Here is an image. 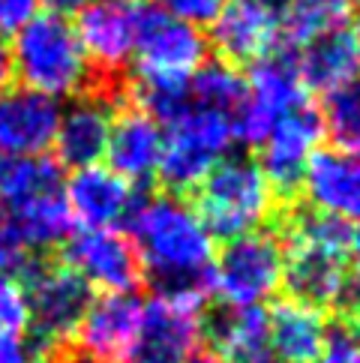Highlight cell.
<instances>
[{"label": "cell", "instance_id": "1", "mask_svg": "<svg viewBox=\"0 0 360 363\" xmlns=\"http://www.w3.org/2000/svg\"><path fill=\"white\" fill-rule=\"evenodd\" d=\"M130 240L153 297L186 306L204 303L213 291V238L180 196H150L130 211Z\"/></svg>", "mask_w": 360, "mask_h": 363}, {"label": "cell", "instance_id": "2", "mask_svg": "<svg viewBox=\"0 0 360 363\" xmlns=\"http://www.w3.org/2000/svg\"><path fill=\"white\" fill-rule=\"evenodd\" d=\"M282 285L288 301L327 313L337 309L349 294V223L313 211L294 207L282 219Z\"/></svg>", "mask_w": 360, "mask_h": 363}, {"label": "cell", "instance_id": "3", "mask_svg": "<svg viewBox=\"0 0 360 363\" xmlns=\"http://www.w3.org/2000/svg\"><path fill=\"white\" fill-rule=\"evenodd\" d=\"M0 213L24 252L51 250L67 240L72 216L57 160L24 157L0 165Z\"/></svg>", "mask_w": 360, "mask_h": 363}, {"label": "cell", "instance_id": "4", "mask_svg": "<svg viewBox=\"0 0 360 363\" xmlns=\"http://www.w3.org/2000/svg\"><path fill=\"white\" fill-rule=\"evenodd\" d=\"M9 63L24 87L57 102L63 96H84L94 82L75 24L55 12H36L21 30H16Z\"/></svg>", "mask_w": 360, "mask_h": 363}, {"label": "cell", "instance_id": "5", "mask_svg": "<svg viewBox=\"0 0 360 363\" xmlns=\"http://www.w3.org/2000/svg\"><path fill=\"white\" fill-rule=\"evenodd\" d=\"M279 207L261 165L249 157L220 160L196 186V207L201 225L213 240H235L252 235Z\"/></svg>", "mask_w": 360, "mask_h": 363}, {"label": "cell", "instance_id": "6", "mask_svg": "<svg viewBox=\"0 0 360 363\" xmlns=\"http://www.w3.org/2000/svg\"><path fill=\"white\" fill-rule=\"evenodd\" d=\"M231 145H235V114L192 99L186 84V106L162 129L159 180L171 189V196L196 189L204 174L228 157Z\"/></svg>", "mask_w": 360, "mask_h": 363}, {"label": "cell", "instance_id": "7", "mask_svg": "<svg viewBox=\"0 0 360 363\" xmlns=\"http://www.w3.org/2000/svg\"><path fill=\"white\" fill-rule=\"evenodd\" d=\"M141 9L145 6L138 0H94L84 12H79L75 33H79L87 60L96 67L84 96H96L108 106H118L126 94L123 69L135 51Z\"/></svg>", "mask_w": 360, "mask_h": 363}, {"label": "cell", "instance_id": "8", "mask_svg": "<svg viewBox=\"0 0 360 363\" xmlns=\"http://www.w3.org/2000/svg\"><path fill=\"white\" fill-rule=\"evenodd\" d=\"M18 282L28 297V333L43 352L67 342L94 301L90 285L63 262H28Z\"/></svg>", "mask_w": 360, "mask_h": 363}, {"label": "cell", "instance_id": "9", "mask_svg": "<svg viewBox=\"0 0 360 363\" xmlns=\"http://www.w3.org/2000/svg\"><path fill=\"white\" fill-rule=\"evenodd\" d=\"M282 285V243L274 231L225 240L213 258V291L231 309H252Z\"/></svg>", "mask_w": 360, "mask_h": 363}, {"label": "cell", "instance_id": "10", "mask_svg": "<svg viewBox=\"0 0 360 363\" xmlns=\"http://www.w3.org/2000/svg\"><path fill=\"white\" fill-rule=\"evenodd\" d=\"M208 57V40L198 28L165 16L157 6L141 9L138 40H135V69L141 82H186Z\"/></svg>", "mask_w": 360, "mask_h": 363}, {"label": "cell", "instance_id": "11", "mask_svg": "<svg viewBox=\"0 0 360 363\" xmlns=\"http://www.w3.org/2000/svg\"><path fill=\"white\" fill-rule=\"evenodd\" d=\"M310 96L313 94L303 87L288 55L274 51V55L255 60L247 79V96L235 114V141L261 147V141L279 123V118H286L294 106H300Z\"/></svg>", "mask_w": 360, "mask_h": 363}, {"label": "cell", "instance_id": "12", "mask_svg": "<svg viewBox=\"0 0 360 363\" xmlns=\"http://www.w3.org/2000/svg\"><path fill=\"white\" fill-rule=\"evenodd\" d=\"M60 262L102 294L135 291L145 282L141 258L130 235L118 228H81L67 238Z\"/></svg>", "mask_w": 360, "mask_h": 363}, {"label": "cell", "instance_id": "13", "mask_svg": "<svg viewBox=\"0 0 360 363\" xmlns=\"http://www.w3.org/2000/svg\"><path fill=\"white\" fill-rule=\"evenodd\" d=\"M321 138H325V114L310 96L300 106H294L286 118H279V123L261 141L259 165L270 186L276 189L279 201L300 189L306 162L318 153Z\"/></svg>", "mask_w": 360, "mask_h": 363}, {"label": "cell", "instance_id": "14", "mask_svg": "<svg viewBox=\"0 0 360 363\" xmlns=\"http://www.w3.org/2000/svg\"><path fill=\"white\" fill-rule=\"evenodd\" d=\"M145 303L135 291L99 294L90 301L69 342L94 363H130L138 345Z\"/></svg>", "mask_w": 360, "mask_h": 363}, {"label": "cell", "instance_id": "15", "mask_svg": "<svg viewBox=\"0 0 360 363\" xmlns=\"http://www.w3.org/2000/svg\"><path fill=\"white\" fill-rule=\"evenodd\" d=\"M201 309L153 297L145 303L133 363H186L201 342Z\"/></svg>", "mask_w": 360, "mask_h": 363}, {"label": "cell", "instance_id": "16", "mask_svg": "<svg viewBox=\"0 0 360 363\" xmlns=\"http://www.w3.org/2000/svg\"><path fill=\"white\" fill-rule=\"evenodd\" d=\"M60 102L36 90L18 87L0 96V150L12 160L43 157L55 147L60 126Z\"/></svg>", "mask_w": 360, "mask_h": 363}, {"label": "cell", "instance_id": "17", "mask_svg": "<svg viewBox=\"0 0 360 363\" xmlns=\"http://www.w3.org/2000/svg\"><path fill=\"white\" fill-rule=\"evenodd\" d=\"M108 168L126 184H150L162 162V126L138 106L118 108L108 133Z\"/></svg>", "mask_w": 360, "mask_h": 363}, {"label": "cell", "instance_id": "18", "mask_svg": "<svg viewBox=\"0 0 360 363\" xmlns=\"http://www.w3.org/2000/svg\"><path fill=\"white\" fill-rule=\"evenodd\" d=\"M213 45L225 63L261 60L279 45V16L264 0H228L213 21Z\"/></svg>", "mask_w": 360, "mask_h": 363}, {"label": "cell", "instance_id": "19", "mask_svg": "<svg viewBox=\"0 0 360 363\" xmlns=\"http://www.w3.org/2000/svg\"><path fill=\"white\" fill-rule=\"evenodd\" d=\"M63 196L72 223H81V228H114L135 204L133 186L108 165L75 168L63 184Z\"/></svg>", "mask_w": 360, "mask_h": 363}, {"label": "cell", "instance_id": "20", "mask_svg": "<svg viewBox=\"0 0 360 363\" xmlns=\"http://www.w3.org/2000/svg\"><path fill=\"white\" fill-rule=\"evenodd\" d=\"M300 189L313 211L330 213L342 223H360V160L351 153L337 147L318 150L306 162Z\"/></svg>", "mask_w": 360, "mask_h": 363}, {"label": "cell", "instance_id": "21", "mask_svg": "<svg viewBox=\"0 0 360 363\" xmlns=\"http://www.w3.org/2000/svg\"><path fill=\"white\" fill-rule=\"evenodd\" d=\"M201 336H208L210 354L220 363H276L270 352L267 313L252 309H220L201 318Z\"/></svg>", "mask_w": 360, "mask_h": 363}, {"label": "cell", "instance_id": "22", "mask_svg": "<svg viewBox=\"0 0 360 363\" xmlns=\"http://www.w3.org/2000/svg\"><path fill=\"white\" fill-rule=\"evenodd\" d=\"M303 87L310 94H333L360 75V40L354 30L339 28L325 36H315L306 45H300L294 57Z\"/></svg>", "mask_w": 360, "mask_h": 363}, {"label": "cell", "instance_id": "23", "mask_svg": "<svg viewBox=\"0 0 360 363\" xmlns=\"http://www.w3.org/2000/svg\"><path fill=\"white\" fill-rule=\"evenodd\" d=\"M111 133V106L96 96H79L69 108H63L55 135L57 165L87 168L99 165L108 147Z\"/></svg>", "mask_w": 360, "mask_h": 363}, {"label": "cell", "instance_id": "24", "mask_svg": "<svg viewBox=\"0 0 360 363\" xmlns=\"http://www.w3.org/2000/svg\"><path fill=\"white\" fill-rule=\"evenodd\" d=\"M330 324L325 313L282 301L267 313L270 352L276 363H315L327 345Z\"/></svg>", "mask_w": 360, "mask_h": 363}, {"label": "cell", "instance_id": "25", "mask_svg": "<svg viewBox=\"0 0 360 363\" xmlns=\"http://www.w3.org/2000/svg\"><path fill=\"white\" fill-rule=\"evenodd\" d=\"M354 0H291L279 16V43L300 48L315 36L345 28Z\"/></svg>", "mask_w": 360, "mask_h": 363}, {"label": "cell", "instance_id": "26", "mask_svg": "<svg viewBox=\"0 0 360 363\" xmlns=\"http://www.w3.org/2000/svg\"><path fill=\"white\" fill-rule=\"evenodd\" d=\"M321 114H325V133L337 141V150L360 160V75L333 90Z\"/></svg>", "mask_w": 360, "mask_h": 363}, {"label": "cell", "instance_id": "27", "mask_svg": "<svg viewBox=\"0 0 360 363\" xmlns=\"http://www.w3.org/2000/svg\"><path fill=\"white\" fill-rule=\"evenodd\" d=\"M28 333V297L18 277H0V342H21Z\"/></svg>", "mask_w": 360, "mask_h": 363}, {"label": "cell", "instance_id": "28", "mask_svg": "<svg viewBox=\"0 0 360 363\" xmlns=\"http://www.w3.org/2000/svg\"><path fill=\"white\" fill-rule=\"evenodd\" d=\"M157 4H159L157 9H162L165 16L186 21L192 28H201V24L216 21V16L223 12L228 0H157Z\"/></svg>", "mask_w": 360, "mask_h": 363}, {"label": "cell", "instance_id": "29", "mask_svg": "<svg viewBox=\"0 0 360 363\" xmlns=\"http://www.w3.org/2000/svg\"><path fill=\"white\" fill-rule=\"evenodd\" d=\"M315 363H360V340L345 318L327 330V345Z\"/></svg>", "mask_w": 360, "mask_h": 363}, {"label": "cell", "instance_id": "30", "mask_svg": "<svg viewBox=\"0 0 360 363\" xmlns=\"http://www.w3.org/2000/svg\"><path fill=\"white\" fill-rule=\"evenodd\" d=\"M24 264H28V252L12 238V231L6 228V219L0 213V277H18Z\"/></svg>", "mask_w": 360, "mask_h": 363}, {"label": "cell", "instance_id": "31", "mask_svg": "<svg viewBox=\"0 0 360 363\" xmlns=\"http://www.w3.org/2000/svg\"><path fill=\"white\" fill-rule=\"evenodd\" d=\"M40 0H0V36L16 33L36 16Z\"/></svg>", "mask_w": 360, "mask_h": 363}, {"label": "cell", "instance_id": "32", "mask_svg": "<svg viewBox=\"0 0 360 363\" xmlns=\"http://www.w3.org/2000/svg\"><path fill=\"white\" fill-rule=\"evenodd\" d=\"M43 4L48 6L45 12H55V16H63V18H69V16H79V12H84L94 0H43Z\"/></svg>", "mask_w": 360, "mask_h": 363}, {"label": "cell", "instance_id": "33", "mask_svg": "<svg viewBox=\"0 0 360 363\" xmlns=\"http://www.w3.org/2000/svg\"><path fill=\"white\" fill-rule=\"evenodd\" d=\"M0 363H28V352L21 342H0Z\"/></svg>", "mask_w": 360, "mask_h": 363}, {"label": "cell", "instance_id": "34", "mask_svg": "<svg viewBox=\"0 0 360 363\" xmlns=\"http://www.w3.org/2000/svg\"><path fill=\"white\" fill-rule=\"evenodd\" d=\"M349 267L354 270V277L360 279V225L351 231V243H349Z\"/></svg>", "mask_w": 360, "mask_h": 363}, {"label": "cell", "instance_id": "35", "mask_svg": "<svg viewBox=\"0 0 360 363\" xmlns=\"http://www.w3.org/2000/svg\"><path fill=\"white\" fill-rule=\"evenodd\" d=\"M9 79H12V63H9V51H6V45H4V43H0V96H4V90H6Z\"/></svg>", "mask_w": 360, "mask_h": 363}, {"label": "cell", "instance_id": "36", "mask_svg": "<svg viewBox=\"0 0 360 363\" xmlns=\"http://www.w3.org/2000/svg\"><path fill=\"white\" fill-rule=\"evenodd\" d=\"M342 318L351 324V330L357 333V340H360V294L351 301V313H349V315H342Z\"/></svg>", "mask_w": 360, "mask_h": 363}, {"label": "cell", "instance_id": "37", "mask_svg": "<svg viewBox=\"0 0 360 363\" xmlns=\"http://www.w3.org/2000/svg\"><path fill=\"white\" fill-rule=\"evenodd\" d=\"M264 4H267L270 9H274V12H276V16H282V12H286V9H288V4H291V0H264Z\"/></svg>", "mask_w": 360, "mask_h": 363}, {"label": "cell", "instance_id": "38", "mask_svg": "<svg viewBox=\"0 0 360 363\" xmlns=\"http://www.w3.org/2000/svg\"><path fill=\"white\" fill-rule=\"evenodd\" d=\"M186 363H220V360H216V357H213L210 352H208V354H201V352H196V354H192V357H189Z\"/></svg>", "mask_w": 360, "mask_h": 363}, {"label": "cell", "instance_id": "39", "mask_svg": "<svg viewBox=\"0 0 360 363\" xmlns=\"http://www.w3.org/2000/svg\"><path fill=\"white\" fill-rule=\"evenodd\" d=\"M354 36L360 40V6H357V30H354Z\"/></svg>", "mask_w": 360, "mask_h": 363}]
</instances>
